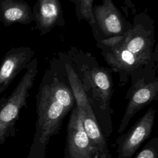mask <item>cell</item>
<instances>
[{
  "mask_svg": "<svg viewBox=\"0 0 158 158\" xmlns=\"http://www.w3.org/2000/svg\"><path fill=\"white\" fill-rule=\"evenodd\" d=\"M83 129L91 143L103 152H110L107 139L102 133L92 109L80 110Z\"/></svg>",
  "mask_w": 158,
  "mask_h": 158,
  "instance_id": "12",
  "label": "cell"
},
{
  "mask_svg": "<svg viewBox=\"0 0 158 158\" xmlns=\"http://www.w3.org/2000/svg\"><path fill=\"white\" fill-rule=\"evenodd\" d=\"M35 51L29 46L13 47L4 54L0 64V94L4 92L15 77L35 56Z\"/></svg>",
  "mask_w": 158,
  "mask_h": 158,
  "instance_id": "9",
  "label": "cell"
},
{
  "mask_svg": "<svg viewBox=\"0 0 158 158\" xmlns=\"http://www.w3.org/2000/svg\"><path fill=\"white\" fill-rule=\"evenodd\" d=\"M157 70L145 72L131 77V86L125 99L128 100L124 114L118 128L121 134L127 127L132 117L141 109L154 101L158 100V77Z\"/></svg>",
  "mask_w": 158,
  "mask_h": 158,
  "instance_id": "5",
  "label": "cell"
},
{
  "mask_svg": "<svg viewBox=\"0 0 158 158\" xmlns=\"http://www.w3.org/2000/svg\"><path fill=\"white\" fill-rule=\"evenodd\" d=\"M65 52L80 80L98 125L107 139L112 132V71L109 67L101 66L91 53L76 47H71Z\"/></svg>",
  "mask_w": 158,
  "mask_h": 158,
  "instance_id": "3",
  "label": "cell"
},
{
  "mask_svg": "<svg viewBox=\"0 0 158 158\" xmlns=\"http://www.w3.org/2000/svg\"><path fill=\"white\" fill-rule=\"evenodd\" d=\"M37 120L33 141L47 145L59 133L62 122L75 106V101L62 62L52 57L36 96Z\"/></svg>",
  "mask_w": 158,
  "mask_h": 158,
  "instance_id": "2",
  "label": "cell"
},
{
  "mask_svg": "<svg viewBox=\"0 0 158 158\" xmlns=\"http://www.w3.org/2000/svg\"><path fill=\"white\" fill-rule=\"evenodd\" d=\"M23 158H27V157H23Z\"/></svg>",
  "mask_w": 158,
  "mask_h": 158,
  "instance_id": "16",
  "label": "cell"
},
{
  "mask_svg": "<svg viewBox=\"0 0 158 158\" xmlns=\"http://www.w3.org/2000/svg\"><path fill=\"white\" fill-rule=\"evenodd\" d=\"M32 9L35 29L40 35L49 33L54 27L65 23L60 0H36Z\"/></svg>",
  "mask_w": 158,
  "mask_h": 158,
  "instance_id": "10",
  "label": "cell"
},
{
  "mask_svg": "<svg viewBox=\"0 0 158 158\" xmlns=\"http://www.w3.org/2000/svg\"><path fill=\"white\" fill-rule=\"evenodd\" d=\"M64 158H112L110 152L102 151L91 143L83 129L80 112L76 106L71 110L67 126Z\"/></svg>",
  "mask_w": 158,
  "mask_h": 158,
  "instance_id": "6",
  "label": "cell"
},
{
  "mask_svg": "<svg viewBox=\"0 0 158 158\" xmlns=\"http://www.w3.org/2000/svg\"><path fill=\"white\" fill-rule=\"evenodd\" d=\"M156 110L151 107L123 134L115 141L117 158H131L141 144L148 139L154 124Z\"/></svg>",
  "mask_w": 158,
  "mask_h": 158,
  "instance_id": "8",
  "label": "cell"
},
{
  "mask_svg": "<svg viewBox=\"0 0 158 158\" xmlns=\"http://www.w3.org/2000/svg\"><path fill=\"white\" fill-rule=\"evenodd\" d=\"M75 5V12L79 22L84 20L90 27L95 23L93 14V3L94 0H69Z\"/></svg>",
  "mask_w": 158,
  "mask_h": 158,
  "instance_id": "13",
  "label": "cell"
},
{
  "mask_svg": "<svg viewBox=\"0 0 158 158\" xmlns=\"http://www.w3.org/2000/svg\"><path fill=\"white\" fill-rule=\"evenodd\" d=\"M95 23L91 27L96 42L121 35L128 30L132 23L123 17L113 0H102V4L93 6Z\"/></svg>",
  "mask_w": 158,
  "mask_h": 158,
  "instance_id": "7",
  "label": "cell"
},
{
  "mask_svg": "<svg viewBox=\"0 0 158 158\" xmlns=\"http://www.w3.org/2000/svg\"><path fill=\"white\" fill-rule=\"evenodd\" d=\"M33 21L32 9L23 0H0V22L4 27L18 23L30 24Z\"/></svg>",
  "mask_w": 158,
  "mask_h": 158,
  "instance_id": "11",
  "label": "cell"
},
{
  "mask_svg": "<svg viewBox=\"0 0 158 158\" xmlns=\"http://www.w3.org/2000/svg\"><path fill=\"white\" fill-rule=\"evenodd\" d=\"M19 83L8 97L0 99V144L16 135L15 125L19 119L20 112L27 107L29 91L32 88L38 73V59L31 60Z\"/></svg>",
  "mask_w": 158,
  "mask_h": 158,
  "instance_id": "4",
  "label": "cell"
},
{
  "mask_svg": "<svg viewBox=\"0 0 158 158\" xmlns=\"http://www.w3.org/2000/svg\"><path fill=\"white\" fill-rule=\"evenodd\" d=\"M134 158H158V138L151 139Z\"/></svg>",
  "mask_w": 158,
  "mask_h": 158,
  "instance_id": "14",
  "label": "cell"
},
{
  "mask_svg": "<svg viewBox=\"0 0 158 158\" xmlns=\"http://www.w3.org/2000/svg\"><path fill=\"white\" fill-rule=\"evenodd\" d=\"M154 20L146 11L134 16L125 33L96 42L100 54L123 87L133 76L157 70L158 50Z\"/></svg>",
  "mask_w": 158,
  "mask_h": 158,
  "instance_id": "1",
  "label": "cell"
},
{
  "mask_svg": "<svg viewBox=\"0 0 158 158\" xmlns=\"http://www.w3.org/2000/svg\"><path fill=\"white\" fill-rule=\"evenodd\" d=\"M124 4H125V14L126 17H127L128 15V9H131L132 13H135L136 12L135 6L133 4L132 0H124Z\"/></svg>",
  "mask_w": 158,
  "mask_h": 158,
  "instance_id": "15",
  "label": "cell"
}]
</instances>
